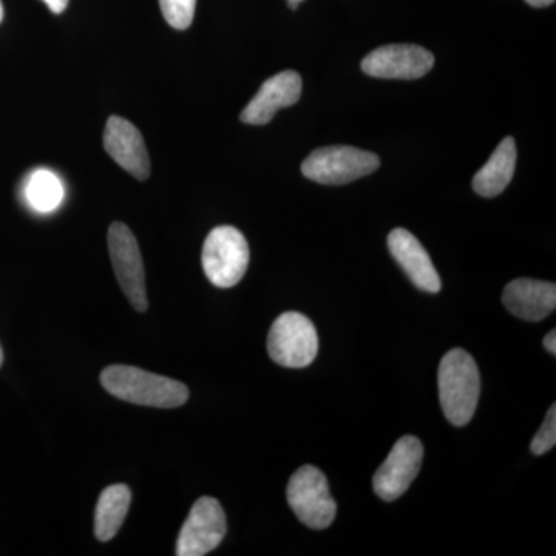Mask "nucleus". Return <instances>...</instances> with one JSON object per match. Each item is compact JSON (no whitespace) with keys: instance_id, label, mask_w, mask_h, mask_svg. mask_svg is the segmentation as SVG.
<instances>
[{"instance_id":"f257e3e1","label":"nucleus","mask_w":556,"mask_h":556,"mask_svg":"<svg viewBox=\"0 0 556 556\" xmlns=\"http://www.w3.org/2000/svg\"><path fill=\"white\" fill-rule=\"evenodd\" d=\"M101 383L112 396L144 407L177 408L189 399V388L185 383L130 365L105 368L101 372Z\"/></svg>"},{"instance_id":"f03ea898","label":"nucleus","mask_w":556,"mask_h":556,"mask_svg":"<svg viewBox=\"0 0 556 556\" xmlns=\"http://www.w3.org/2000/svg\"><path fill=\"white\" fill-rule=\"evenodd\" d=\"M439 401L448 422L464 427L477 412L481 378L475 358L455 348L442 357L438 371Z\"/></svg>"},{"instance_id":"7ed1b4c3","label":"nucleus","mask_w":556,"mask_h":556,"mask_svg":"<svg viewBox=\"0 0 556 556\" xmlns=\"http://www.w3.org/2000/svg\"><path fill=\"white\" fill-rule=\"evenodd\" d=\"M249 257V244L243 233L233 226H218L204 241L201 262L208 281L217 288L228 289L239 285L247 274Z\"/></svg>"},{"instance_id":"20e7f679","label":"nucleus","mask_w":556,"mask_h":556,"mask_svg":"<svg viewBox=\"0 0 556 556\" xmlns=\"http://www.w3.org/2000/svg\"><path fill=\"white\" fill-rule=\"evenodd\" d=\"M380 160L368 150L331 146L311 152L302 163V174L320 185H348L379 169Z\"/></svg>"},{"instance_id":"39448f33","label":"nucleus","mask_w":556,"mask_h":556,"mask_svg":"<svg viewBox=\"0 0 556 556\" xmlns=\"http://www.w3.org/2000/svg\"><path fill=\"white\" fill-rule=\"evenodd\" d=\"M287 495L295 517L309 529H328L334 521L338 504L329 492L327 477L317 467H300L289 479Z\"/></svg>"},{"instance_id":"423d86ee","label":"nucleus","mask_w":556,"mask_h":556,"mask_svg":"<svg viewBox=\"0 0 556 556\" xmlns=\"http://www.w3.org/2000/svg\"><path fill=\"white\" fill-rule=\"evenodd\" d=\"M268 353L281 367H309L318 353V336L313 321L294 311L278 316L270 327Z\"/></svg>"},{"instance_id":"0eeeda50","label":"nucleus","mask_w":556,"mask_h":556,"mask_svg":"<svg viewBox=\"0 0 556 556\" xmlns=\"http://www.w3.org/2000/svg\"><path fill=\"white\" fill-rule=\"evenodd\" d=\"M108 241L113 270L124 295L138 313H144L149 308L146 273L134 232L124 223H113L109 229Z\"/></svg>"},{"instance_id":"6e6552de","label":"nucleus","mask_w":556,"mask_h":556,"mask_svg":"<svg viewBox=\"0 0 556 556\" xmlns=\"http://www.w3.org/2000/svg\"><path fill=\"white\" fill-rule=\"evenodd\" d=\"M228 532L226 515L215 497L203 496L190 508L177 543L178 556H204L215 551Z\"/></svg>"},{"instance_id":"1a4fd4ad","label":"nucleus","mask_w":556,"mask_h":556,"mask_svg":"<svg viewBox=\"0 0 556 556\" xmlns=\"http://www.w3.org/2000/svg\"><path fill=\"white\" fill-rule=\"evenodd\" d=\"M424 445L415 437L399 439L386 463L372 479L376 495L383 501H396L413 484L422 467Z\"/></svg>"},{"instance_id":"9d476101","label":"nucleus","mask_w":556,"mask_h":556,"mask_svg":"<svg viewBox=\"0 0 556 556\" xmlns=\"http://www.w3.org/2000/svg\"><path fill=\"white\" fill-rule=\"evenodd\" d=\"M433 65V53L413 43L380 47L362 61L364 73L380 79H419L426 76Z\"/></svg>"},{"instance_id":"9b49d317","label":"nucleus","mask_w":556,"mask_h":556,"mask_svg":"<svg viewBox=\"0 0 556 556\" xmlns=\"http://www.w3.org/2000/svg\"><path fill=\"white\" fill-rule=\"evenodd\" d=\"M302 78L298 72L287 70L278 73L263 83L258 93L241 112L240 119L251 126H265L273 121L278 110L298 104L302 97Z\"/></svg>"},{"instance_id":"f8f14e48","label":"nucleus","mask_w":556,"mask_h":556,"mask_svg":"<svg viewBox=\"0 0 556 556\" xmlns=\"http://www.w3.org/2000/svg\"><path fill=\"white\" fill-rule=\"evenodd\" d=\"M105 152L131 177L144 181L150 175L148 148L141 131L130 121L110 116L104 130Z\"/></svg>"},{"instance_id":"ddd939ff","label":"nucleus","mask_w":556,"mask_h":556,"mask_svg":"<svg viewBox=\"0 0 556 556\" xmlns=\"http://www.w3.org/2000/svg\"><path fill=\"white\" fill-rule=\"evenodd\" d=\"M388 249L417 288L431 294L441 291V277L426 248L412 232L402 228L394 229L388 236Z\"/></svg>"},{"instance_id":"4468645a","label":"nucleus","mask_w":556,"mask_h":556,"mask_svg":"<svg viewBox=\"0 0 556 556\" xmlns=\"http://www.w3.org/2000/svg\"><path fill=\"white\" fill-rule=\"evenodd\" d=\"M503 303L515 317L527 321L543 320L556 308L555 283L518 278L504 289Z\"/></svg>"},{"instance_id":"2eb2a0df","label":"nucleus","mask_w":556,"mask_h":556,"mask_svg":"<svg viewBox=\"0 0 556 556\" xmlns=\"http://www.w3.org/2000/svg\"><path fill=\"white\" fill-rule=\"evenodd\" d=\"M517 167V144L511 137L500 142L484 167L475 175L473 190L484 199L500 195L510 185Z\"/></svg>"},{"instance_id":"dca6fc26","label":"nucleus","mask_w":556,"mask_h":556,"mask_svg":"<svg viewBox=\"0 0 556 556\" xmlns=\"http://www.w3.org/2000/svg\"><path fill=\"white\" fill-rule=\"evenodd\" d=\"M131 492L126 484L110 485L101 493L94 511V535L101 543L112 540L119 532L129 514Z\"/></svg>"},{"instance_id":"f3484780","label":"nucleus","mask_w":556,"mask_h":556,"mask_svg":"<svg viewBox=\"0 0 556 556\" xmlns=\"http://www.w3.org/2000/svg\"><path fill=\"white\" fill-rule=\"evenodd\" d=\"M25 200L33 211L50 214L61 206L65 190L61 179L47 169L33 172L25 182Z\"/></svg>"},{"instance_id":"a211bd4d","label":"nucleus","mask_w":556,"mask_h":556,"mask_svg":"<svg viewBox=\"0 0 556 556\" xmlns=\"http://www.w3.org/2000/svg\"><path fill=\"white\" fill-rule=\"evenodd\" d=\"M164 20L175 30H188L195 16L197 0H160Z\"/></svg>"},{"instance_id":"6ab92c4d","label":"nucleus","mask_w":556,"mask_h":556,"mask_svg":"<svg viewBox=\"0 0 556 556\" xmlns=\"http://www.w3.org/2000/svg\"><path fill=\"white\" fill-rule=\"evenodd\" d=\"M556 444V405H552L548 409L546 420H544L543 427L538 430L535 438H533L530 450L533 455L541 456L546 455L551 452Z\"/></svg>"},{"instance_id":"aec40b11","label":"nucleus","mask_w":556,"mask_h":556,"mask_svg":"<svg viewBox=\"0 0 556 556\" xmlns=\"http://www.w3.org/2000/svg\"><path fill=\"white\" fill-rule=\"evenodd\" d=\"M43 2L49 5V9L53 11L54 14L64 13L68 7V0H43Z\"/></svg>"},{"instance_id":"412c9836","label":"nucleus","mask_w":556,"mask_h":556,"mask_svg":"<svg viewBox=\"0 0 556 556\" xmlns=\"http://www.w3.org/2000/svg\"><path fill=\"white\" fill-rule=\"evenodd\" d=\"M544 348L552 354V356H556V331L552 329L551 332L544 338Z\"/></svg>"},{"instance_id":"4be33fe9","label":"nucleus","mask_w":556,"mask_h":556,"mask_svg":"<svg viewBox=\"0 0 556 556\" xmlns=\"http://www.w3.org/2000/svg\"><path fill=\"white\" fill-rule=\"evenodd\" d=\"M530 7H535V9H544V7H551L555 0H526Z\"/></svg>"},{"instance_id":"5701e85b","label":"nucleus","mask_w":556,"mask_h":556,"mask_svg":"<svg viewBox=\"0 0 556 556\" xmlns=\"http://www.w3.org/2000/svg\"><path fill=\"white\" fill-rule=\"evenodd\" d=\"M303 0H288V7L289 9L291 10H298V7L300 5V3H302Z\"/></svg>"},{"instance_id":"b1692460","label":"nucleus","mask_w":556,"mask_h":556,"mask_svg":"<svg viewBox=\"0 0 556 556\" xmlns=\"http://www.w3.org/2000/svg\"><path fill=\"white\" fill-rule=\"evenodd\" d=\"M3 21V5H2V0H0V22Z\"/></svg>"},{"instance_id":"393cba45","label":"nucleus","mask_w":556,"mask_h":556,"mask_svg":"<svg viewBox=\"0 0 556 556\" xmlns=\"http://www.w3.org/2000/svg\"><path fill=\"white\" fill-rule=\"evenodd\" d=\"M2 364H3V351H2V346H0V367H2Z\"/></svg>"}]
</instances>
